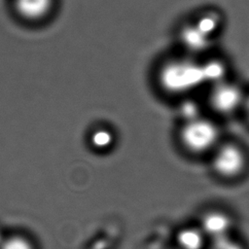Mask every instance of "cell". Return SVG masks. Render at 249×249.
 <instances>
[{
	"instance_id": "cell-1",
	"label": "cell",
	"mask_w": 249,
	"mask_h": 249,
	"mask_svg": "<svg viewBox=\"0 0 249 249\" xmlns=\"http://www.w3.org/2000/svg\"><path fill=\"white\" fill-rule=\"evenodd\" d=\"M159 83L167 93H188L204 84L201 64L188 59L169 61L160 68Z\"/></svg>"
},
{
	"instance_id": "cell-2",
	"label": "cell",
	"mask_w": 249,
	"mask_h": 249,
	"mask_svg": "<svg viewBox=\"0 0 249 249\" xmlns=\"http://www.w3.org/2000/svg\"><path fill=\"white\" fill-rule=\"evenodd\" d=\"M220 131L218 126L205 118H196L184 122L179 139L182 146L190 153L200 155L214 150L219 142Z\"/></svg>"
},
{
	"instance_id": "cell-3",
	"label": "cell",
	"mask_w": 249,
	"mask_h": 249,
	"mask_svg": "<svg viewBox=\"0 0 249 249\" xmlns=\"http://www.w3.org/2000/svg\"><path fill=\"white\" fill-rule=\"evenodd\" d=\"M247 166V156L244 150L235 143H225L214 149L212 168L224 179L240 176Z\"/></svg>"
},
{
	"instance_id": "cell-4",
	"label": "cell",
	"mask_w": 249,
	"mask_h": 249,
	"mask_svg": "<svg viewBox=\"0 0 249 249\" xmlns=\"http://www.w3.org/2000/svg\"><path fill=\"white\" fill-rule=\"evenodd\" d=\"M245 96L242 89L227 80L212 86L209 94V104L221 115H231L243 107Z\"/></svg>"
},
{
	"instance_id": "cell-5",
	"label": "cell",
	"mask_w": 249,
	"mask_h": 249,
	"mask_svg": "<svg viewBox=\"0 0 249 249\" xmlns=\"http://www.w3.org/2000/svg\"><path fill=\"white\" fill-rule=\"evenodd\" d=\"M231 228V217L223 211L211 210L206 212L201 218L200 230L205 236L213 239L228 236Z\"/></svg>"
},
{
	"instance_id": "cell-6",
	"label": "cell",
	"mask_w": 249,
	"mask_h": 249,
	"mask_svg": "<svg viewBox=\"0 0 249 249\" xmlns=\"http://www.w3.org/2000/svg\"><path fill=\"white\" fill-rule=\"evenodd\" d=\"M16 12L29 20L41 19L51 11L53 0H13Z\"/></svg>"
},
{
	"instance_id": "cell-7",
	"label": "cell",
	"mask_w": 249,
	"mask_h": 249,
	"mask_svg": "<svg viewBox=\"0 0 249 249\" xmlns=\"http://www.w3.org/2000/svg\"><path fill=\"white\" fill-rule=\"evenodd\" d=\"M176 239L181 249H201L205 242V235L200 228L188 227L179 231Z\"/></svg>"
},
{
	"instance_id": "cell-8",
	"label": "cell",
	"mask_w": 249,
	"mask_h": 249,
	"mask_svg": "<svg viewBox=\"0 0 249 249\" xmlns=\"http://www.w3.org/2000/svg\"><path fill=\"white\" fill-rule=\"evenodd\" d=\"M204 83H211L212 86L226 80V67L220 61H208L201 64Z\"/></svg>"
},
{
	"instance_id": "cell-9",
	"label": "cell",
	"mask_w": 249,
	"mask_h": 249,
	"mask_svg": "<svg viewBox=\"0 0 249 249\" xmlns=\"http://www.w3.org/2000/svg\"><path fill=\"white\" fill-rule=\"evenodd\" d=\"M90 141L95 149L105 150L108 149L113 144L114 136L109 129L99 128L92 133Z\"/></svg>"
},
{
	"instance_id": "cell-10",
	"label": "cell",
	"mask_w": 249,
	"mask_h": 249,
	"mask_svg": "<svg viewBox=\"0 0 249 249\" xmlns=\"http://www.w3.org/2000/svg\"><path fill=\"white\" fill-rule=\"evenodd\" d=\"M0 249H33V246L24 237L12 236L2 241Z\"/></svg>"
},
{
	"instance_id": "cell-11",
	"label": "cell",
	"mask_w": 249,
	"mask_h": 249,
	"mask_svg": "<svg viewBox=\"0 0 249 249\" xmlns=\"http://www.w3.org/2000/svg\"><path fill=\"white\" fill-rule=\"evenodd\" d=\"M208 249H243L241 244L231 239L229 235L213 239Z\"/></svg>"
},
{
	"instance_id": "cell-12",
	"label": "cell",
	"mask_w": 249,
	"mask_h": 249,
	"mask_svg": "<svg viewBox=\"0 0 249 249\" xmlns=\"http://www.w3.org/2000/svg\"><path fill=\"white\" fill-rule=\"evenodd\" d=\"M180 114L184 118L185 122L200 117L198 114L197 105L192 101H187L181 105Z\"/></svg>"
},
{
	"instance_id": "cell-13",
	"label": "cell",
	"mask_w": 249,
	"mask_h": 249,
	"mask_svg": "<svg viewBox=\"0 0 249 249\" xmlns=\"http://www.w3.org/2000/svg\"><path fill=\"white\" fill-rule=\"evenodd\" d=\"M243 109H244V111H245L246 118H247V120L249 121V96L245 97L244 104H243Z\"/></svg>"
},
{
	"instance_id": "cell-14",
	"label": "cell",
	"mask_w": 249,
	"mask_h": 249,
	"mask_svg": "<svg viewBox=\"0 0 249 249\" xmlns=\"http://www.w3.org/2000/svg\"><path fill=\"white\" fill-rule=\"evenodd\" d=\"M3 240H4V239L2 238V234H1V232H0V245H1V243H2Z\"/></svg>"
}]
</instances>
